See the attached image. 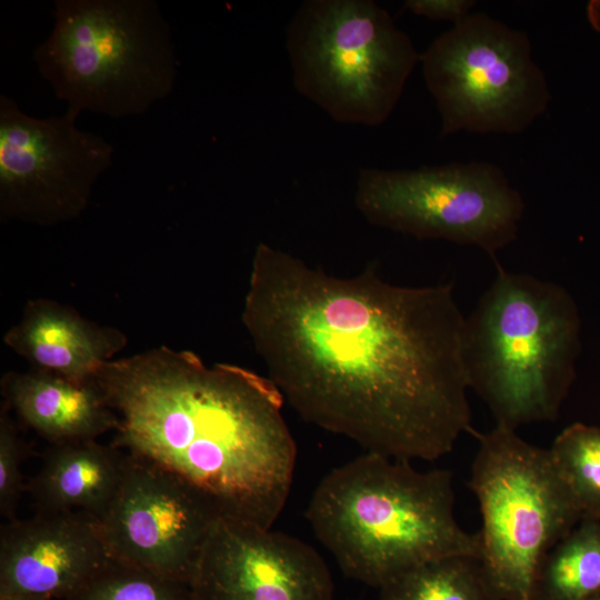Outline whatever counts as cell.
<instances>
[{
  "label": "cell",
  "mask_w": 600,
  "mask_h": 600,
  "mask_svg": "<svg viewBox=\"0 0 600 600\" xmlns=\"http://www.w3.org/2000/svg\"><path fill=\"white\" fill-rule=\"evenodd\" d=\"M478 440L469 488L482 527L479 559L499 600H534L550 551L580 522L581 511L550 450L498 426Z\"/></svg>",
  "instance_id": "52a82bcc"
},
{
  "label": "cell",
  "mask_w": 600,
  "mask_h": 600,
  "mask_svg": "<svg viewBox=\"0 0 600 600\" xmlns=\"http://www.w3.org/2000/svg\"><path fill=\"white\" fill-rule=\"evenodd\" d=\"M126 457L97 440L52 444L26 489L39 512H81L99 520L119 489Z\"/></svg>",
  "instance_id": "2e32d148"
},
{
  "label": "cell",
  "mask_w": 600,
  "mask_h": 600,
  "mask_svg": "<svg viewBox=\"0 0 600 600\" xmlns=\"http://www.w3.org/2000/svg\"><path fill=\"white\" fill-rule=\"evenodd\" d=\"M378 600H499L481 561L449 556L422 563L379 589Z\"/></svg>",
  "instance_id": "ac0fdd59"
},
{
  "label": "cell",
  "mask_w": 600,
  "mask_h": 600,
  "mask_svg": "<svg viewBox=\"0 0 600 600\" xmlns=\"http://www.w3.org/2000/svg\"><path fill=\"white\" fill-rule=\"evenodd\" d=\"M593 600H600V594L598 597H596Z\"/></svg>",
  "instance_id": "d4e9b609"
},
{
  "label": "cell",
  "mask_w": 600,
  "mask_h": 600,
  "mask_svg": "<svg viewBox=\"0 0 600 600\" xmlns=\"http://www.w3.org/2000/svg\"><path fill=\"white\" fill-rule=\"evenodd\" d=\"M242 322L297 413L366 452L434 461L473 430L451 283L334 277L262 242Z\"/></svg>",
  "instance_id": "6da1fadb"
},
{
  "label": "cell",
  "mask_w": 600,
  "mask_h": 600,
  "mask_svg": "<svg viewBox=\"0 0 600 600\" xmlns=\"http://www.w3.org/2000/svg\"><path fill=\"white\" fill-rule=\"evenodd\" d=\"M219 517L180 477L127 452L119 489L98 521L110 558L189 583Z\"/></svg>",
  "instance_id": "8fae6325"
},
{
  "label": "cell",
  "mask_w": 600,
  "mask_h": 600,
  "mask_svg": "<svg viewBox=\"0 0 600 600\" xmlns=\"http://www.w3.org/2000/svg\"><path fill=\"white\" fill-rule=\"evenodd\" d=\"M297 92L341 124L378 127L394 111L420 54L372 0H306L286 29Z\"/></svg>",
  "instance_id": "8992f818"
},
{
  "label": "cell",
  "mask_w": 600,
  "mask_h": 600,
  "mask_svg": "<svg viewBox=\"0 0 600 600\" xmlns=\"http://www.w3.org/2000/svg\"><path fill=\"white\" fill-rule=\"evenodd\" d=\"M1 390L19 419L52 444L97 440L118 427L93 378L76 381L37 370L9 372Z\"/></svg>",
  "instance_id": "9a60e30c"
},
{
  "label": "cell",
  "mask_w": 600,
  "mask_h": 600,
  "mask_svg": "<svg viewBox=\"0 0 600 600\" xmlns=\"http://www.w3.org/2000/svg\"><path fill=\"white\" fill-rule=\"evenodd\" d=\"M480 297L462 330L469 389L496 424L554 420L576 379L581 319L562 286L504 270Z\"/></svg>",
  "instance_id": "277c9868"
},
{
  "label": "cell",
  "mask_w": 600,
  "mask_h": 600,
  "mask_svg": "<svg viewBox=\"0 0 600 600\" xmlns=\"http://www.w3.org/2000/svg\"><path fill=\"white\" fill-rule=\"evenodd\" d=\"M600 594V520L582 518L550 551L534 600H593Z\"/></svg>",
  "instance_id": "e0dca14e"
},
{
  "label": "cell",
  "mask_w": 600,
  "mask_h": 600,
  "mask_svg": "<svg viewBox=\"0 0 600 600\" xmlns=\"http://www.w3.org/2000/svg\"><path fill=\"white\" fill-rule=\"evenodd\" d=\"M22 441L7 409L0 416V513L8 521L16 520V511L23 484L21 464Z\"/></svg>",
  "instance_id": "44dd1931"
},
{
  "label": "cell",
  "mask_w": 600,
  "mask_h": 600,
  "mask_svg": "<svg viewBox=\"0 0 600 600\" xmlns=\"http://www.w3.org/2000/svg\"><path fill=\"white\" fill-rule=\"evenodd\" d=\"M3 340L32 370L76 381L92 379L128 342L120 330L49 299L30 300Z\"/></svg>",
  "instance_id": "5bb4252c"
},
{
  "label": "cell",
  "mask_w": 600,
  "mask_h": 600,
  "mask_svg": "<svg viewBox=\"0 0 600 600\" xmlns=\"http://www.w3.org/2000/svg\"><path fill=\"white\" fill-rule=\"evenodd\" d=\"M586 16L591 28L600 34V0H590L587 3Z\"/></svg>",
  "instance_id": "603a6c76"
},
{
  "label": "cell",
  "mask_w": 600,
  "mask_h": 600,
  "mask_svg": "<svg viewBox=\"0 0 600 600\" xmlns=\"http://www.w3.org/2000/svg\"><path fill=\"white\" fill-rule=\"evenodd\" d=\"M420 66L440 116V138L518 134L551 101L528 34L484 12H471L434 38Z\"/></svg>",
  "instance_id": "ba28073f"
},
{
  "label": "cell",
  "mask_w": 600,
  "mask_h": 600,
  "mask_svg": "<svg viewBox=\"0 0 600 600\" xmlns=\"http://www.w3.org/2000/svg\"><path fill=\"white\" fill-rule=\"evenodd\" d=\"M66 600H196L188 582L112 558Z\"/></svg>",
  "instance_id": "ffe728a7"
},
{
  "label": "cell",
  "mask_w": 600,
  "mask_h": 600,
  "mask_svg": "<svg viewBox=\"0 0 600 600\" xmlns=\"http://www.w3.org/2000/svg\"><path fill=\"white\" fill-rule=\"evenodd\" d=\"M189 584L196 600H333L321 554L272 528L219 517Z\"/></svg>",
  "instance_id": "7c38bea8"
},
{
  "label": "cell",
  "mask_w": 600,
  "mask_h": 600,
  "mask_svg": "<svg viewBox=\"0 0 600 600\" xmlns=\"http://www.w3.org/2000/svg\"><path fill=\"white\" fill-rule=\"evenodd\" d=\"M476 4V0H406L403 9L430 20L449 21L453 26L466 19Z\"/></svg>",
  "instance_id": "7402d4cb"
},
{
  "label": "cell",
  "mask_w": 600,
  "mask_h": 600,
  "mask_svg": "<svg viewBox=\"0 0 600 600\" xmlns=\"http://www.w3.org/2000/svg\"><path fill=\"white\" fill-rule=\"evenodd\" d=\"M549 450L582 518L600 520V426L574 422Z\"/></svg>",
  "instance_id": "d6986e66"
},
{
  "label": "cell",
  "mask_w": 600,
  "mask_h": 600,
  "mask_svg": "<svg viewBox=\"0 0 600 600\" xmlns=\"http://www.w3.org/2000/svg\"><path fill=\"white\" fill-rule=\"evenodd\" d=\"M76 116L37 118L0 94V217L53 226L77 219L114 148Z\"/></svg>",
  "instance_id": "30bf717a"
},
{
  "label": "cell",
  "mask_w": 600,
  "mask_h": 600,
  "mask_svg": "<svg viewBox=\"0 0 600 600\" xmlns=\"http://www.w3.org/2000/svg\"><path fill=\"white\" fill-rule=\"evenodd\" d=\"M453 474L364 452L328 472L306 517L350 579L380 589L408 570L449 556L479 558V539L454 512Z\"/></svg>",
  "instance_id": "3957f363"
},
{
  "label": "cell",
  "mask_w": 600,
  "mask_h": 600,
  "mask_svg": "<svg viewBox=\"0 0 600 600\" xmlns=\"http://www.w3.org/2000/svg\"><path fill=\"white\" fill-rule=\"evenodd\" d=\"M98 519L39 512L0 532V593L66 600L108 560Z\"/></svg>",
  "instance_id": "4fadbf2b"
},
{
  "label": "cell",
  "mask_w": 600,
  "mask_h": 600,
  "mask_svg": "<svg viewBox=\"0 0 600 600\" xmlns=\"http://www.w3.org/2000/svg\"><path fill=\"white\" fill-rule=\"evenodd\" d=\"M53 19L32 59L69 113L137 117L172 92L178 61L156 0H57Z\"/></svg>",
  "instance_id": "5b68a950"
},
{
  "label": "cell",
  "mask_w": 600,
  "mask_h": 600,
  "mask_svg": "<svg viewBox=\"0 0 600 600\" xmlns=\"http://www.w3.org/2000/svg\"><path fill=\"white\" fill-rule=\"evenodd\" d=\"M354 203L372 226L418 240L473 246L494 262L517 239L526 209L503 170L487 161L361 168Z\"/></svg>",
  "instance_id": "9c48e42d"
},
{
  "label": "cell",
  "mask_w": 600,
  "mask_h": 600,
  "mask_svg": "<svg viewBox=\"0 0 600 600\" xmlns=\"http://www.w3.org/2000/svg\"><path fill=\"white\" fill-rule=\"evenodd\" d=\"M93 380L118 419L117 447L180 477L220 517L272 528L297 446L270 378L159 347L104 363Z\"/></svg>",
  "instance_id": "7a4b0ae2"
},
{
  "label": "cell",
  "mask_w": 600,
  "mask_h": 600,
  "mask_svg": "<svg viewBox=\"0 0 600 600\" xmlns=\"http://www.w3.org/2000/svg\"><path fill=\"white\" fill-rule=\"evenodd\" d=\"M0 600H51L47 598L19 594V593H0Z\"/></svg>",
  "instance_id": "cb8c5ba5"
}]
</instances>
